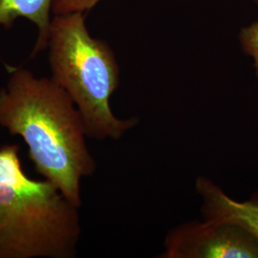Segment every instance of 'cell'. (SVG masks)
Instances as JSON below:
<instances>
[{"label": "cell", "instance_id": "obj_1", "mask_svg": "<svg viewBox=\"0 0 258 258\" xmlns=\"http://www.w3.org/2000/svg\"><path fill=\"white\" fill-rule=\"evenodd\" d=\"M0 125L22 137L37 173L80 208L81 180L92 175L96 163L81 114L64 89L52 78L12 68L0 90Z\"/></svg>", "mask_w": 258, "mask_h": 258}, {"label": "cell", "instance_id": "obj_2", "mask_svg": "<svg viewBox=\"0 0 258 258\" xmlns=\"http://www.w3.org/2000/svg\"><path fill=\"white\" fill-rule=\"evenodd\" d=\"M18 145L0 147V258H71L79 208L48 180L24 172Z\"/></svg>", "mask_w": 258, "mask_h": 258}, {"label": "cell", "instance_id": "obj_3", "mask_svg": "<svg viewBox=\"0 0 258 258\" xmlns=\"http://www.w3.org/2000/svg\"><path fill=\"white\" fill-rule=\"evenodd\" d=\"M48 48L52 79L73 100L88 137L119 140L138 124L137 118L121 120L112 112L120 68L110 46L90 35L84 13L55 15Z\"/></svg>", "mask_w": 258, "mask_h": 258}, {"label": "cell", "instance_id": "obj_4", "mask_svg": "<svg viewBox=\"0 0 258 258\" xmlns=\"http://www.w3.org/2000/svg\"><path fill=\"white\" fill-rule=\"evenodd\" d=\"M162 258H258V240L237 226L205 220L169 231Z\"/></svg>", "mask_w": 258, "mask_h": 258}, {"label": "cell", "instance_id": "obj_5", "mask_svg": "<svg viewBox=\"0 0 258 258\" xmlns=\"http://www.w3.org/2000/svg\"><path fill=\"white\" fill-rule=\"evenodd\" d=\"M196 190L203 201L205 220L237 226L258 240V194L249 201H235L205 177L197 179Z\"/></svg>", "mask_w": 258, "mask_h": 258}, {"label": "cell", "instance_id": "obj_6", "mask_svg": "<svg viewBox=\"0 0 258 258\" xmlns=\"http://www.w3.org/2000/svg\"><path fill=\"white\" fill-rule=\"evenodd\" d=\"M54 0H0V26L9 28L19 18L28 19L37 28V38L32 52L36 56L46 49Z\"/></svg>", "mask_w": 258, "mask_h": 258}, {"label": "cell", "instance_id": "obj_7", "mask_svg": "<svg viewBox=\"0 0 258 258\" xmlns=\"http://www.w3.org/2000/svg\"><path fill=\"white\" fill-rule=\"evenodd\" d=\"M239 41L245 53L252 58L258 78V20L241 29Z\"/></svg>", "mask_w": 258, "mask_h": 258}, {"label": "cell", "instance_id": "obj_8", "mask_svg": "<svg viewBox=\"0 0 258 258\" xmlns=\"http://www.w3.org/2000/svg\"><path fill=\"white\" fill-rule=\"evenodd\" d=\"M101 0H54L52 12L54 15H65L75 12L85 13L92 10Z\"/></svg>", "mask_w": 258, "mask_h": 258}, {"label": "cell", "instance_id": "obj_9", "mask_svg": "<svg viewBox=\"0 0 258 258\" xmlns=\"http://www.w3.org/2000/svg\"><path fill=\"white\" fill-rule=\"evenodd\" d=\"M251 1H252V2H253V3H254V4H255V5L258 7V0H251Z\"/></svg>", "mask_w": 258, "mask_h": 258}]
</instances>
